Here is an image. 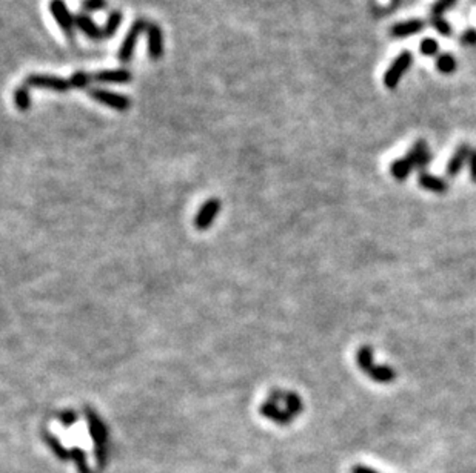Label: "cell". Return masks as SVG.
I'll return each instance as SVG.
<instances>
[{
    "instance_id": "cell-6",
    "label": "cell",
    "mask_w": 476,
    "mask_h": 473,
    "mask_svg": "<svg viewBox=\"0 0 476 473\" xmlns=\"http://www.w3.org/2000/svg\"><path fill=\"white\" fill-rule=\"evenodd\" d=\"M413 56L410 51H402V53L394 58V62L390 65V68L385 71L384 74V85L389 88V90H394L401 82V79L404 74L408 71L410 66H412Z\"/></svg>"
},
{
    "instance_id": "cell-5",
    "label": "cell",
    "mask_w": 476,
    "mask_h": 473,
    "mask_svg": "<svg viewBox=\"0 0 476 473\" xmlns=\"http://www.w3.org/2000/svg\"><path fill=\"white\" fill-rule=\"evenodd\" d=\"M49 11L53 14L56 24L62 29L65 35L70 40H75L76 37V17L71 16L65 0H51L49 2Z\"/></svg>"
},
{
    "instance_id": "cell-14",
    "label": "cell",
    "mask_w": 476,
    "mask_h": 473,
    "mask_svg": "<svg viewBox=\"0 0 476 473\" xmlns=\"http://www.w3.org/2000/svg\"><path fill=\"white\" fill-rule=\"evenodd\" d=\"M426 24H424L422 20L420 19H412V20H407V22H401V24H397L392 28V35L393 37H408V35H413V34H418L421 33Z\"/></svg>"
},
{
    "instance_id": "cell-20",
    "label": "cell",
    "mask_w": 476,
    "mask_h": 473,
    "mask_svg": "<svg viewBox=\"0 0 476 473\" xmlns=\"http://www.w3.org/2000/svg\"><path fill=\"white\" fill-rule=\"evenodd\" d=\"M455 2L456 0H438L431 8V17H441L445 11L455 5Z\"/></svg>"
},
{
    "instance_id": "cell-1",
    "label": "cell",
    "mask_w": 476,
    "mask_h": 473,
    "mask_svg": "<svg viewBox=\"0 0 476 473\" xmlns=\"http://www.w3.org/2000/svg\"><path fill=\"white\" fill-rule=\"evenodd\" d=\"M430 160L431 155L427 143L424 142V140H418V142L413 145L412 150L408 151L406 157L393 161L390 165V174L393 175L394 180L404 182L415 169H421V171L426 169V166L430 163Z\"/></svg>"
},
{
    "instance_id": "cell-8",
    "label": "cell",
    "mask_w": 476,
    "mask_h": 473,
    "mask_svg": "<svg viewBox=\"0 0 476 473\" xmlns=\"http://www.w3.org/2000/svg\"><path fill=\"white\" fill-rule=\"evenodd\" d=\"M88 94H90L91 99L99 102L100 105H105L116 111H127L131 106V100L127 97V95L112 93L107 90H99V88H90V90H88Z\"/></svg>"
},
{
    "instance_id": "cell-9",
    "label": "cell",
    "mask_w": 476,
    "mask_h": 473,
    "mask_svg": "<svg viewBox=\"0 0 476 473\" xmlns=\"http://www.w3.org/2000/svg\"><path fill=\"white\" fill-rule=\"evenodd\" d=\"M221 208H222V203L219 198H208V200L202 205V208L194 217L193 225L197 231H207V229L213 225V221L217 217Z\"/></svg>"
},
{
    "instance_id": "cell-23",
    "label": "cell",
    "mask_w": 476,
    "mask_h": 473,
    "mask_svg": "<svg viewBox=\"0 0 476 473\" xmlns=\"http://www.w3.org/2000/svg\"><path fill=\"white\" fill-rule=\"evenodd\" d=\"M463 43L464 45H476V29L468 28L463 34Z\"/></svg>"
},
{
    "instance_id": "cell-10",
    "label": "cell",
    "mask_w": 476,
    "mask_h": 473,
    "mask_svg": "<svg viewBox=\"0 0 476 473\" xmlns=\"http://www.w3.org/2000/svg\"><path fill=\"white\" fill-rule=\"evenodd\" d=\"M146 35H148V54L153 61H159L164 54V33L159 25L148 22L146 28Z\"/></svg>"
},
{
    "instance_id": "cell-18",
    "label": "cell",
    "mask_w": 476,
    "mask_h": 473,
    "mask_svg": "<svg viewBox=\"0 0 476 473\" xmlns=\"http://www.w3.org/2000/svg\"><path fill=\"white\" fill-rule=\"evenodd\" d=\"M14 103H16L17 109L28 111L31 106V99H29V91L25 85L19 86L16 93H14Z\"/></svg>"
},
{
    "instance_id": "cell-15",
    "label": "cell",
    "mask_w": 476,
    "mask_h": 473,
    "mask_svg": "<svg viewBox=\"0 0 476 473\" xmlns=\"http://www.w3.org/2000/svg\"><path fill=\"white\" fill-rule=\"evenodd\" d=\"M259 412L262 413L263 417H267V418H270V419H273V421H276V423H279V424H289V423H290V419H291V417L289 415L287 412H282V410L277 409L272 401L263 403V404L261 406Z\"/></svg>"
},
{
    "instance_id": "cell-3",
    "label": "cell",
    "mask_w": 476,
    "mask_h": 473,
    "mask_svg": "<svg viewBox=\"0 0 476 473\" xmlns=\"http://www.w3.org/2000/svg\"><path fill=\"white\" fill-rule=\"evenodd\" d=\"M356 363L361 371L371 378L373 381L381 384H389L397 380V372L390 366H376L373 360V349L370 346H362L356 353Z\"/></svg>"
},
{
    "instance_id": "cell-4",
    "label": "cell",
    "mask_w": 476,
    "mask_h": 473,
    "mask_svg": "<svg viewBox=\"0 0 476 473\" xmlns=\"http://www.w3.org/2000/svg\"><path fill=\"white\" fill-rule=\"evenodd\" d=\"M26 88H43V90H51L54 93H67L72 90L71 79H62L56 76H47V74H31L24 80Z\"/></svg>"
},
{
    "instance_id": "cell-24",
    "label": "cell",
    "mask_w": 476,
    "mask_h": 473,
    "mask_svg": "<svg viewBox=\"0 0 476 473\" xmlns=\"http://www.w3.org/2000/svg\"><path fill=\"white\" fill-rule=\"evenodd\" d=\"M468 171H470V179L476 183V150H472L470 157H468Z\"/></svg>"
},
{
    "instance_id": "cell-11",
    "label": "cell",
    "mask_w": 476,
    "mask_h": 473,
    "mask_svg": "<svg viewBox=\"0 0 476 473\" xmlns=\"http://www.w3.org/2000/svg\"><path fill=\"white\" fill-rule=\"evenodd\" d=\"M470 152H472V147L468 145H461L458 147L455 154H453V157L450 159L449 165H447V175L449 177H456L461 171H463L464 165L468 163Z\"/></svg>"
},
{
    "instance_id": "cell-7",
    "label": "cell",
    "mask_w": 476,
    "mask_h": 473,
    "mask_svg": "<svg viewBox=\"0 0 476 473\" xmlns=\"http://www.w3.org/2000/svg\"><path fill=\"white\" fill-rule=\"evenodd\" d=\"M146 28H148V22H145L144 19H139L131 25L128 34L125 35V39H123L119 48V54H117V58H119L121 63H128L131 61L137 45L139 35L142 34V31H146Z\"/></svg>"
},
{
    "instance_id": "cell-13",
    "label": "cell",
    "mask_w": 476,
    "mask_h": 473,
    "mask_svg": "<svg viewBox=\"0 0 476 473\" xmlns=\"http://www.w3.org/2000/svg\"><path fill=\"white\" fill-rule=\"evenodd\" d=\"M131 79L133 76L128 70H107L96 72V82L99 83H128Z\"/></svg>"
},
{
    "instance_id": "cell-2",
    "label": "cell",
    "mask_w": 476,
    "mask_h": 473,
    "mask_svg": "<svg viewBox=\"0 0 476 473\" xmlns=\"http://www.w3.org/2000/svg\"><path fill=\"white\" fill-rule=\"evenodd\" d=\"M75 17H76V26L86 37H90V39H93V40H104V39H108V37H113L117 31V28H119L121 22H122V14L119 11L109 13L107 25L104 28H99L91 20V17L85 13L77 14V16H75Z\"/></svg>"
},
{
    "instance_id": "cell-17",
    "label": "cell",
    "mask_w": 476,
    "mask_h": 473,
    "mask_svg": "<svg viewBox=\"0 0 476 473\" xmlns=\"http://www.w3.org/2000/svg\"><path fill=\"white\" fill-rule=\"evenodd\" d=\"M456 65H458L456 58L449 53L441 54L436 61V68L439 72H443V74H452L453 71L456 70Z\"/></svg>"
},
{
    "instance_id": "cell-25",
    "label": "cell",
    "mask_w": 476,
    "mask_h": 473,
    "mask_svg": "<svg viewBox=\"0 0 476 473\" xmlns=\"http://www.w3.org/2000/svg\"><path fill=\"white\" fill-rule=\"evenodd\" d=\"M351 473H379L375 469H370V467H365V465H355L353 469H351Z\"/></svg>"
},
{
    "instance_id": "cell-19",
    "label": "cell",
    "mask_w": 476,
    "mask_h": 473,
    "mask_svg": "<svg viewBox=\"0 0 476 473\" xmlns=\"http://www.w3.org/2000/svg\"><path fill=\"white\" fill-rule=\"evenodd\" d=\"M438 49H439V45H438V42L435 39H431V37H426L421 42V45H420V51H421V54L422 56H426V57H431V56H435L438 53Z\"/></svg>"
},
{
    "instance_id": "cell-26",
    "label": "cell",
    "mask_w": 476,
    "mask_h": 473,
    "mask_svg": "<svg viewBox=\"0 0 476 473\" xmlns=\"http://www.w3.org/2000/svg\"><path fill=\"white\" fill-rule=\"evenodd\" d=\"M61 419H63V421H68V424H71L70 423V421H72V419H76V415H75V413H72V412H65L63 413V415L61 417ZM67 424V426H68Z\"/></svg>"
},
{
    "instance_id": "cell-16",
    "label": "cell",
    "mask_w": 476,
    "mask_h": 473,
    "mask_svg": "<svg viewBox=\"0 0 476 473\" xmlns=\"http://www.w3.org/2000/svg\"><path fill=\"white\" fill-rule=\"evenodd\" d=\"M284 398H285V404H287V413L293 418L299 415V413L302 412V401L299 395L293 394V392H284Z\"/></svg>"
},
{
    "instance_id": "cell-21",
    "label": "cell",
    "mask_w": 476,
    "mask_h": 473,
    "mask_svg": "<svg viewBox=\"0 0 476 473\" xmlns=\"http://www.w3.org/2000/svg\"><path fill=\"white\" fill-rule=\"evenodd\" d=\"M431 25L435 26L436 31L441 35H450L452 34V26L444 17H431Z\"/></svg>"
},
{
    "instance_id": "cell-22",
    "label": "cell",
    "mask_w": 476,
    "mask_h": 473,
    "mask_svg": "<svg viewBox=\"0 0 476 473\" xmlns=\"http://www.w3.org/2000/svg\"><path fill=\"white\" fill-rule=\"evenodd\" d=\"M107 8V0H84L82 10L85 13H93V11H102Z\"/></svg>"
},
{
    "instance_id": "cell-12",
    "label": "cell",
    "mask_w": 476,
    "mask_h": 473,
    "mask_svg": "<svg viewBox=\"0 0 476 473\" xmlns=\"http://www.w3.org/2000/svg\"><path fill=\"white\" fill-rule=\"evenodd\" d=\"M420 186H422L426 191L435 192V194H445L449 191V182L441 179V177L429 174V173H421L418 177Z\"/></svg>"
}]
</instances>
